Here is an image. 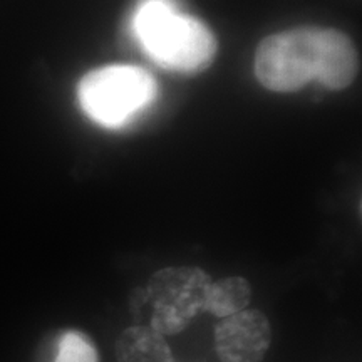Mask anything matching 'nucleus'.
I'll return each instance as SVG.
<instances>
[{
    "mask_svg": "<svg viewBox=\"0 0 362 362\" xmlns=\"http://www.w3.org/2000/svg\"><path fill=\"white\" fill-rule=\"evenodd\" d=\"M359 57L352 39L327 27H293L267 35L255 51V76L265 89L296 93L310 81L341 90L354 83Z\"/></svg>",
    "mask_w": 362,
    "mask_h": 362,
    "instance_id": "f257e3e1",
    "label": "nucleus"
},
{
    "mask_svg": "<svg viewBox=\"0 0 362 362\" xmlns=\"http://www.w3.org/2000/svg\"><path fill=\"white\" fill-rule=\"evenodd\" d=\"M129 29L158 66L175 72L205 71L218 51V40L210 27L180 12L173 0H139Z\"/></svg>",
    "mask_w": 362,
    "mask_h": 362,
    "instance_id": "f03ea898",
    "label": "nucleus"
},
{
    "mask_svg": "<svg viewBox=\"0 0 362 362\" xmlns=\"http://www.w3.org/2000/svg\"><path fill=\"white\" fill-rule=\"evenodd\" d=\"M156 81L138 66H104L83 76L78 99L90 119L106 128H123L156 99Z\"/></svg>",
    "mask_w": 362,
    "mask_h": 362,
    "instance_id": "7ed1b4c3",
    "label": "nucleus"
},
{
    "mask_svg": "<svg viewBox=\"0 0 362 362\" xmlns=\"http://www.w3.org/2000/svg\"><path fill=\"white\" fill-rule=\"evenodd\" d=\"M206 272L197 267H168L156 272L144 288L146 304L151 309V325L161 336L183 332L193 319L205 312Z\"/></svg>",
    "mask_w": 362,
    "mask_h": 362,
    "instance_id": "20e7f679",
    "label": "nucleus"
},
{
    "mask_svg": "<svg viewBox=\"0 0 362 362\" xmlns=\"http://www.w3.org/2000/svg\"><path fill=\"white\" fill-rule=\"evenodd\" d=\"M270 342L269 319L255 309L226 317L215 329L216 354L221 362H262Z\"/></svg>",
    "mask_w": 362,
    "mask_h": 362,
    "instance_id": "39448f33",
    "label": "nucleus"
},
{
    "mask_svg": "<svg viewBox=\"0 0 362 362\" xmlns=\"http://www.w3.org/2000/svg\"><path fill=\"white\" fill-rule=\"evenodd\" d=\"M117 362H175L165 336L148 325H133L116 342Z\"/></svg>",
    "mask_w": 362,
    "mask_h": 362,
    "instance_id": "423d86ee",
    "label": "nucleus"
},
{
    "mask_svg": "<svg viewBox=\"0 0 362 362\" xmlns=\"http://www.w3.org/2000/svg\"><path fill=\"white\" fill-rule=\"evenodd\" d=\"M252 298L250 284L243 277H228L210 282L205 297V312L215 317H226L245 310Z\"/></svg>",
    "mask_w": 362,
    "mask_h": 362,
    "instance_id": "0eeeda50",
    "label": "nucleus"
},
{
    "mask_svg": "<svg viewBox=\"0 0 362 362\" xmlns=\"http://www.w3.org/2000/svg\"><path fill=\"white\" fill-rule=\"evenodd\" d=\"M54 362H98V352L93 342L78 330H67L57 342Z\"/></svg>",
    "mask_w": 362,
    "mask_h": 362,
    "instance_id": "6e6552de",
    "label": "nucleus"
}]
</instances>
